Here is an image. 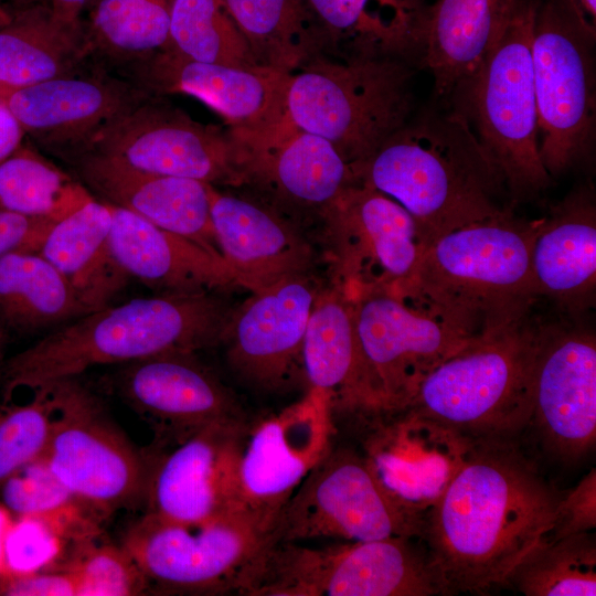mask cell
I'll list each match as a JSON object with an SVG mask.
<instances>
[{"label": "cell", "instance_id": "cell-1", "mask_svg": "<svg viewBox=\"0 0 596 596\" xmlns=\"http://www.w3.org/2000/svg\"><path fill=\"white\" fill-rule=\"evenodd\" d=\"M561 493L515 438H473L440 499L424 515L421 540L444 595H483L545 541Z\"/></svg>", "mask_w": 596, "mask_h": 596}, {"label": "cell", "instance_id": "cell-2", "mask_svg": "<svg viewBox=\"0 0 596 596\" xmlns=\"http://www.w3.org/2000/svg\"><path fill=\"white\" fill-rule=\"evenodd\" d=\"M219 294H160L85 313L8 362L7 396L77 377L99 365L170 352L196 353L219 344L233 310Z\"/></svg>", "mask_w": 596, "mask_h": 596}, {"label": "cell", "instance_id": "cell-3", "mask_svg": "<svg viewBox=\"0 0 596 596\" xmlns=\"http://www.w3.org/2000/svg\"><path fill=\"white\" fill-rule=\"evenodd\" d=\"M352 170L358 183L386 194L413 216L426 248L503 212L493 200L503 181L457 110L406 123Z\"/></svg>", "mask_w": 596, "mask_h": 596}, {"label": "cell", "instance_id": "cell-4", "mask_svg": "<svg viewBox=\"0 0 596 596\" xmlns=\"http://www.w3.org/2000/svg\"><path fill=\"white\" fill-rule=\"evenodd\" d=\"M539 222L503 211L455 230L386 290L470 337L518 323L535 299L530 260Z\"/></svg>", "mask_w": 596, "mask_h": 596}, {"label": "cell", "instance_id": "cell-5", "mask_svg": "<svg viewBox=\"0 0 596 596\" xmlns=\"http://www.w3.org/2000/svg\"><path fill=\"white\" fill-rule=\"evenodd\" d=\"M541 0H513L475 74L457 92L460 113L515 200L551 183L539 152L532 67L533 28Z\"/></svg>", "mask_w": 596, "mask_h": 596}, {"label": "cell", "instance_id": "cell-6", "mask_svg": "<svg viewBox=\"0 0 596 596\" xmlns=\"http://www.w3.org/2000/svg\"><path fill=\"white\" fill-rule=\"evenodd\" d=\"M538 329L528 319L483 332L433 369L405 407L472 438L529 427Z\"/></svg>", "mask_w": 596, "mask_h": 596}, {"label": "cell", "instance_id": "cell-7", "mask_svg": "<svg viewBox=\"0 0 596 596\" xmlns=\"http://www.w3.org/2000/svg\"><path fill=\"white\" fill-rule=\"evenodd\" d=\"M396 55L313 57L291 73L287 119L330 141L351 168L362 162L407 123L413 72Z\"/></svg>", "mask_w": 596, "mask_h": 596}, {"label": "cell", "instance_id": "cell-8", "mask_svg": "<svg viewBox=\"0 0 596 596\" xmlns=\"http://www.w3.org/2000/svg\"><path fill=\"white\" fill-rule=\"evenodd\" d=\"M55 413L41 458L88 509L110 514L146 499L151 468L77 377L51 384Z\"/></svg>", "mask_w": 596, "mask_h": 596}, {"label": "cell", "instance_id": "cell-9", "mask_svg": "<svg viewBox=\"0 0 596 596\" xmlns=\"http://www.w3.org/2000/svg\"><path fill=\"white\" fill-rule=\"evenodd\" d=\"M269 533L243 512L182 524L147 512L123 541L149 588L163 594L240 592Z\"/></svg>", "mask_w": 596, "mask_h": 596}, {"label": "cell", "instance_id": "cell-10", "mask_svg": "<svg viewBox=\"0 0 596 596\" xmlns=\"http://www.w3.org/2000/svg\"><path fill=\"white\" fill-rule=\"evenodd\" d=\"M585 30L560 0L540 2L532 38L539 152L551 177L589 150L595 126V75Z\"/></svg>", "mask_w": 596, "mask_h": 596}, {"label": "cell", "instance_id": "cell-11", "mask_svg": "<svg viewBox=\"0 0 596 596\" xmlns=\"http://www.w3.org/2000/svg\"><path fill=\"white\" fill-rule=\"evenodd\" d=\"M423 522L389 496L361 454L332 445L279 512L268 543L421 540Z\"/></svg>", "mask_w": 596, "mask_h": 596}, {"label": "cell", "instance_id": "cell-12", "mask_svg": "<svg viewBox=\"0 0 596 596\" xmlns=\"http://www.w3.org/2000/svg\"><path fill=\"white\" fill-rule=\"evenodd\" d=\"M359 344L385 409L405 407L422 380L473 338L376 286L343 287Z\"/></svg>", "mask_w": 596, "mask_h": 596}, {"label": "cell", "instance_id": "cell-13", "mask_svg": "<svg viewBox=\"0 0 596 596\" xmlns=\"http://www.w3.org/2000/svg\"><path fill=\"white\" fill-rule=\"evenodd\" d=\"M333 419L329 398L308 389L299 401L249 423L238 467L241 512L269 533L281 509L331 448Z\"/></svg>", "mask_w": 596, "mask_h": 596}, {"label": "cell", "instance_id": "cell-14", "mask_svg": "<svg viewBox=\"0 0 596 596\" xmlns=\"http://www.w3.org/2000/svg\"><path fill=\"white\" fill-rule=\"evenodd\" d=\"M86 152L151 173L213 185L243 183L231 132L198 123L180 109L164 105L156 95L102 129L83 153Z\"/></svg>", "mask_w": 596, "mask_h": 596}, {"label": "cell", "instance_id": "cell-15", "mask_svg": "<svg viewBox=\"0 0 596 596\" xmlns=\"http://www.w3.org/2000/svg\"><path fill=\"white\" fill-rule=\"evenodd\" d=\"M354 417L362 424L361 455L379 483L424 521L464 465L473 438L411 407Z\"/></svg>", "mask_w": 596, "mask_h": 596}, {"label": "cell", "instance_id": "cell-16", "mask_svg": "<svg viewBox=\"0 0 596 596\" xmlns=\"http://www.w3.org/2000/svg\"><path fill=\"white\" fill-rule=\"evenodd\" d=\"M413 539L345 541L327 547L291 544L281 562L289 596L444 595L426 549Z\"/></svg>", "mask_w": 596, "mask_h": 596}, {"label": "cell", "instance_id": "cell-17", "mask_svg": "<svg viewBox=\"0 0 596 596\" xmlns=\"http://www.w3.org/2000/svg\"><path fill=\"white\" fill-rule=\"evenodd\" d=\"M534 426L547 451L575 461L596 440V338L583 327L538 329L532 377Z\"/></svg>", "mask_w": 596, "mask_h": 596}, {"label": "cell", "instance_id": "cell-18", "mask_svg": "<svg viewBox=\"0 0 596 596\" xmlns=\"http://www.w3.org/2000/svg\"><path fill=\"white\" fill-rule=\"evenodd\" d=\"M151 94L104 70L82 68L23 87H1L0 100L45 150L67 161L92 139Z\"/></svg>", "mask_w": 596, "mask_h": 596}, {"label": "cell", "instance_id": "cell-19", "mask_svg": "<svg viewBox=\"0 0 596 596\" xmlns=\"http://www.w3.org/2000/svg\"><path fill=\"white\" fill-rule=\"evenodd\" d=\"M319 290L311 274L299 275L254 291L233 308L221 343L243 381L280 392L304 375V334Z\"/></svg>", "mask_w": 596, "mask_h": 596}, {"label": "cell", "instance_id": "cell-20", "mask_svg": "<svg viewBox=\"0 0 596 596\" xmlns=\"http://www.w3.org/2000/svg\"><path fill=\"white\" fill-rule=\"evenodd\" d=\"M247 419L212 423L152 465L148 512L182 524H200L241 512L238 467Z\"/></svg>", "mask_w": 596, "mask_h": 596}, {"label": "cell", "instance_id": "cell-21", "mask_svg": "<svg viewBox=\"0 0 596 596\" xmlns=\"http://www.w3.org/2000/svg\"><path fill=\"white\" fill-rule=\"evenodd\" d=\"M129 70L151 95L187 94L217 111L235 134H264L287 119L291 74L274 68L204 63L162 50Z\"/></svg>", "mask_w": 596, "mask_h": 596}, {"label": "cell", "instance_id": "cell-22", "mask_svg": "<svg viewBox=\"0 0 596 596\" xmlns=\"http://www.w3.org/2000/svg\"><path fill=\"white\" fill-rule=\"evenodd\" d=\"M323 215L338 236L345 287L389 289L413 273L426 249L413 216L366 185L347 188Z\"/></svg>", "mask_w": 596, "mask_h": 596}, {"label": "cell", "instance_id": "cell-23", "mask_svg": "<svg viewBox=\"0 0 596 596\" xmlns=\"http://www.w3.org/2000/svg\"><path fill=\"white\" fill-rule=\"evenodd\" d=\"M116 386L136 413L179 443L212 423L246 418L236 397L195 352L123 364Z\"/></svg>", "mask_w": 596, "mask_h": 596}, {"label": "cell", "instance_id": "cell-24", "mask_svg": "<svg viewBox=\"0 0 596 596\" xmlns=\"http://www.w3.org/2000/svg\"><path fill=\"white\" fill-rule=\"evenodd\" d=\"M230 132L243 183H257L287 204L324 214L356 183L351 166L330 141L289 120L264 134Z\"/></svg>", "mask_w": 596, "mask_h": 596}, {"label": "cell", "instance_id": "cell-25", "mask_svg": "<svg viewBox=\"0 0 596 596\" xmlns=\"http://www.w3.org/2000/svg\"><path fill=\"white\" fill-rule=\"evenodd\" d=\"M209 191L217 248L238 287L254 292L311 274L310 245L272 207L213 184Z\"/></svg>", "mask_w": 596, "mask_h": 596}, {"label": "cell", "instance_id": "cell-26", "mask_svg": "<svg viewBox=\"0 0 596 596\" xmlns=\"http://www.w3.org/2000/svg\"><path fill=\"white\" fill-rule=\"evenodd\" d=\"M68 162L75 166L79 181L105 202L220 255L211 220L210 183L142 171L94 152Z\"/></svg>", "mask_w": 596, "mask_h": 596}, {"label": "cell", "instance_id": "cell-27", "mask_svg": "<svg viewBox=\"0 0 596 596\" xmlns=\"http://www.w3.org/2000/svg\"><path fill=\"white\" fill-rule=\"evenodd\" d=\"M309 389L323 393L334 415L385 409L356 336L352 302L342 286L319 290L302 341Z\"/></svg>", "mask_w": 596, "mask_h": 596}, {"label": "cell", "instance_id": "cell-28", "mask_svg": "<svg viewBox=\"0 0 596 596\" xmlns=\"http://www.w3.org/2000/svg\"><path fill=\"white\" fill-rule=\"evenodd\" d=\"M110 207V248L129 277L160 294L222 292L238 287L220 255L128 210Z\"/></svg>", "mask_w": 596, "mask_h": 596}, {"label": "cell", "instance_id": "cell-29", "mask_svg": "<svg viewBox=\"0 0 596 596\" xmlns=\"http://www.w3.org/2000/svg\"><path fill=\"white\" fill-rule=\"evenodd\" d=\"M531 291L570 312L592 306L596 287V210L592 191L570 193L535 232L530 260Z\"/></svg>", "mask_w": 596, "mask_h": 596}, {"label": "cell", "instance_id": "cell-30", "mask_svg": "<svg viewBox=\"0 0 596 596\" xmlns=\"http://www.w3.org/2000/svg\"><path fill=\"white\" fill-rule=\"evenodd\" d=\"M512 2L437 0L425 11L421 44L438 97H450L475 74Z\"/></svg>", "mask_w": 596, "mask_h": 596}, {"label": "cell", "instance_id": "cell-31", "mask_svg": "<svg viewBox=\"0 0 596 596\" xmlns=\"http://www.w3.org/2000/svg\"><path fill=\"white\" fill-rule=\"evenodd\" d=\"M110 204L92 199L55 222L38 251L74 288L88 312L110 305L129 276L110 248Z\"/></svg>", "mask_w": 596, "mask_h": 596}, {"label": "cell", "instance_id": "cell-32", "mask_svg": "<svg viewBox=\"0 0 596 596\" xmlns=\"http://www.w3.org/2000/svg\"><path fill=\"white\" fill-rule=\"evenodd\" d=\"M84 25L57 19L32 3L0 22V86L23 87L81 68L91 55Z\"/></svg>", "mask_w": 596, "mask_h": 596}, {"label": "cell", "instance_id": "cell-33", "mask_svg": "<svg viewBox=\"0 0 596 596\" xmlns=\"http://www.w3.org/2000/svg\"><path fill=\"white\" fill-rule=\"evenodd\" d=\"M222 2L259 66L291 74L316 57L327 41L306 0Z\"/></svg>", "mask_w": 596, "mask_h": 596}, {"label": "cell", "instance_id": "cell-34", "mask_svg": "<svg viewBox=\"0 0 596 596\" xmlns=\"http://www.w3.org/2000/svg\"><path fill=\"white\" fill-rule=\"evenodd\" d=\"M88 313L78 295L39 252L0 256V320L31 331Z\"/></svg>", "mask_w": 596, "mask_h": 596}, {"label": "cell", "instance_id": "cell-35", "mask_svg": "<svg viewBox=\"0 0 596 596\" xmlns=\"http://www.w3.org/2000/svg\"><path fill=\"white\" fill-rule=\"evenodd\" d=\"M327 41L354 54L401 53L421 43L425 11L418 0H306Z\"/></svg>", "mask_w": 596, "mask_h": 596}, {"label": "cell", "instance_id": "cell-36", "mask_svg": "<svg viewBox=\"0 0 596 596\" xmlns=\"http://www.w3.org/2000/svg\"><path fill=\"white\" fill-rule=\"evenodd\" d=\"M173 0H93L91 53L126 68L167 49Z\"/></svg>", "mask_w": 596, "mask_h": 596}, {"label": "cell", "instance_id": "cell-37", "mask_svg": "<svg viewBox=\"0 0 596 596\" xmlns=\"http://www.w3.org/2000/svg\"><path fill=\"white\" fill-rule=\"evenodd\" d=\"M93 198L77 179L22 145L0 163V207L57 222Z\"/></svg>", "mask_w": 596, "mask_h": 596}, {"label": "cell", "instance_id": "cell-38", "mask_svg": "<svg viewBox=\"0 0 596 596\" xmlns=\"http://www.w3.org/2000/svg\"><path fill=\"white\" fill-rule=\"evenodd\" d=\"M503 585L525 596H595L594 535L583 532L541 542L515 565Z\"/></svg>", "mask_w": 596, "mask_h": 596}, {"label": "cell", "instance_id": "cell-39", "mask_svg": "<svg viewBox=\"0 0 596 596\" xmlns=\"http://www.w3.org/2000/svg\"><path fill=\"white\" fill-rule=\"evenodd\" d=\"M164 50L198 62L259 66L222 0H173Z\"/></svg>", "mask_w": 596, "mask_h": 596}, {"label": "cell", "instance_id": "cell-40", "mask_svg": "<svg viewBox=\"0 0 596 596\" xmlns=\"http://www.w3.org/2000/svg\"><path fill=\"white\" fill-rule=\"evenodd\" d=\"M55 402L51 385L32 390L25 403L0 413V483L40 457L51 432Z\"/></svg>", "mask_w": 596, "mask_h": 596}, {"label": "cell", "instance_id": "cell-41", "mask_svg": "<svg viewBox=\"0 0 596 596\" xmlns=\"http://www.w3.org/2000/svg\"><path fill=\"white\" fill-rule=\"evenodd\" d=\"M67 567L76 596H136L150 588L143 573L123 546L86 545Z\"/></svg>", "mask_w": 596, "mask_h": 596}, {"label": "cell", "instance_id": "cell-42", "mask_svg": "<svg viewBox=\"0 0 596 596\" xmlns=\"http://www.w3.org/2000/svg\"><path fill=\"white\" fill-rule=\"evenodd\" d=\"M0 486L2 504L19 517L49 519L79 503L41 457L19 468Z\"/></svg>", "mask_w": 596, "mask_h": 596}, {"label": "cell", "instance_id": "cell-43", "mask_svg": "<svg viewBox=\"0 0 596 596\" xmlns=\"http://www.w3.org/2000/svg\"><path fill=\"white\" fill-rule=\"evenodd\" d=\"M61 540L62 536L44 520L19 517L6 536L3 575L41 571L57 555Z\"/></svg>", "mask_w": 596, "mask_h": 596}, {"label": "cell", "instance_id": "cell-44", "mask_svg": "<svg viewBox=\"0 0 596 596\" xmlns=\"http://www.w3.org/2000/svg\"><path fill=\"white\" fill-rule=\"evenodd\" d=\"M596 528V470L590 469L575 487L560 496L553 525L545 541H556Z\"/></svg>", "mask_w": 596, "mask_h": 596}, {"label": "cell", "instance_id": "cell-45", "mask_svg": "<svg viewBox=\"0 0 596 596\" xmlns=\"http://www.w3.org/2000/svg\"><path fill=\"white\" fill-rule=\"evenodd\" d=\"M75 578L66 566L55 571H38L0 576V595L76 596Z\"/></svg>", "mask_w": 596, "mask_h": 596}, {"label": "cell", "instance_id": "cell-46", "mask_svg": "<svg viewBox=\"0 0 596 596\" xmlns=\"http://www.w3.org/2000/svg\"><path fill=\"white\" fill-rule=\"evenodd\" d=\"M53 224L0 207V256L18 251L38 252Z\"/></svg>", "mask_w": 596, "mask_h": 596}, {"label": "cell", "instance_id": "cell-47", "mask_svg": "<svg viewBox=\"0 0 596 596\" xmlns=\"http://www.w3.org/2000/svg\"><path fill=\"white\" fill-rule=\"evenodd\" d=\"M24 136L18 120L0 100V163L23 145Z\"/></svg>", "mask_w": 596, "mask_h": 596}, {"label": "cell", "instance_id": "cell-48", "mask_svg": "<svg viewBox=\"0 0 596 596\" xmlns=\"http://www.w3.org/2000/svg\"><path fill=\"white\" fill-rule=\"evenodd\" d=\"M578 23L595 35L596 0H560Z\"/></svg>", "mask_w": 596, "mask_h": 596}, {"label": "cell", "instance_id": "cell-49", "mask_svg": "<svg viewBox=\"0 0 596 596\" xmlns=\"http://www.w3.org/2000/svg\"><path fill=\"white\" fill-rule=\"evenodd\" d=\"M93 0H49L53 14L66 23H79L82 11L89 7Z\"/></svg>", "mask_w": 596, "mask_h": 596}, {"label": "cell", "instance_id": "cell-50", "mask_svg": "<svg viewBox=\"0 0 596 596\" xmlns=\"http://www.w3.org/2000/svg\"><path fill=\"white\" fill-rule=\"evenodd\" d=\"M11 523L10 511L0 504V575L4 574V542Z\"/></svg>", "mask_w": 596, "mask_h": 596}, {"label": "cell", "instance_id": "cell-51", "mask_svg": "<svg viewBox=\"0 0 596 596\" xmlns=\"http://www.w3.org/2000/svg\"><path fill=\"white\" fill-rule=\"evenodd\" d=\"M9 12H7L4 9L0 7V22H2L7 17Z\"/></svg>", "mask_w": 596, "mask_h": 596}, {"label": "cell", "instance_id": "cell-52", "mask_svg": "<svg viewBox=\"0 0 596 596\" xmlns=\"http://www.w3.org/2000/svg\"><path fill=\"white\" fill-rule=\"evenodd\" d=\"M12 1L22 3V4H24V6H28V4L34 3V2L38 1V0H12Z\"/></svg>", "mask_w": 596, "mask_h": 596}, {"label": "cell", "instance_id": "cell-53", "mask_svg": "<svg viewBox=\"0 0 596 596\" xmlns=\"http://www.w3.org/2000/svg\"><path fill=\"white\" fill-rule=\"evenodd\" d=\"M0 340H1V332H0Z\"/></svg>", "mask_w": 596, "mask_h": 596}]
</instances>
